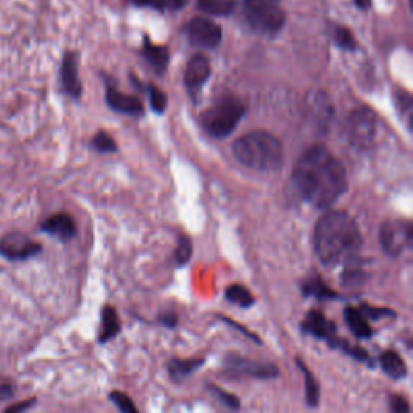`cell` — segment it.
<instances>
[{
  "instance_id": "cell-27",
  "label": "cell",
  "mask_w": 413,
  "mask_h": 413,
  "mask_svg": "<svg viewBox=\"0 0 413 413\" xmlns=\"http://www.w3.org/2000/svg\"><path fill=\"white\" fill-rule=\"evenodd\" d=\"M91 146L94 147V151L102 152V153H112V152L118 151L117 142L113 141V137L110 134L103 133V131H100V133H97L93 137V142H91Z\"/></svg>"
},
{
  "instance_id": "cell-36",
  "label": "cell",
  "mask_w": 413,
  "mask_h": 413,
  "mask_svg": "<svg viewBox=\"0 0 413 413\" xmlns=\"http://www.w3.org/2000/svg\"><path fill=\"white\" fill-rule=\"evenodd\" d=\"M15 392V388L13 384L10 381H0V404L5 402V400H8L11 395Z\"/></svg>"
},
{
  "instance_id": "cell-16",
  "label": "cell",
  "mask_w": 413,
  "mask_h": 413,
  "mask_svg": "<svg viewBox=\"0 0 413 413\" xmlns=\"http://www.w3.org/2000/svg\"><path fill=\"white\" fill-rule=\"evenodd\" d=\"M41 229L44 233L50 234V236L59 238L60 240H70L76 236V225H74V220L68 214H57L49 216L41 225Z\"/></svg>"
},
{
  "instance_id": "cell-29",
  "label": "cell",
  "mask_w": 413,
  "mask_h": 413,
  "mask_svg": "<svg viewBox=\"0 0 413 413\" xmlns=\"http://www.w3.org/2000/svg\"><path fill=\"white\" fill-rule=\"evenodd\" d=\"M192 255V244L189 238L186 236H180L178 239V248L175 250V258L178 265H185V263L189 262V258Z\"/></svg>"
},
{
  "instance_id": "cell-7",
  "label": "cell",
  "mask_w": 413,
  "mask_h": 413,
  "mask_svg": "<svg viewBox=\"0 0 413 413\" xmlns=\"http://www.w3.org/2000/svg\"><path fill=\"white\" fill-rule=\"evenodd\" d=\"M380 243L388 255L397 257L412 244V225L405 220L384 221L380 229Z\"/></svg>"
},
{
  "instance_id": "cell-20",
  "label": "cell",
  "mask_w": 413,
  "mask_h": 413,
  "mask_svg": "<svg viewBox=\"0 0 413 413\" xmlns=\"http://www.w3.org/2000/svg\"><path fill=\"white\" fill-rule=\"evenodd\" d=\"M302 292L308 297H315L318 301H335L337 299V294L320 277H308L302 283Z\"/></svg>"
},
{
  "instance_id": "cell-33",
  "label": "cell",
  "mask_w": 413,
  "mask_h": 413,
  "mask_svg": "<svg viewBox=\"0 0 413 413\" xmlns=\"http://www.w3.org/2000/svg\"><path fill=\"white\" fill-rule=\"evenodd\" d=\"M391 410L392 413H412L409 400L402 395H392L391 397Z\"/></svg>"
},
{
  "instance_id": "cell-37",
  "label": "cell",
  "mask_w": 413,
  "mask_h": 413,
  "mask_svg": "<svg viewBox=\"0 0 413 413\" xmlns=\"http://www.w3.org/2000/svg\"><path fill=\"white\" fill-rule=\"evenodd\" d=\"M221 320L223 321H226V323L231 326V328H234V330H238V331H240L243 332V335H245L249 337V339H252V341H255V342H260V339H258V337L254 335V332H250L248 328H244V326H240V325H238V321H233V320H229V318H226V317H221Z\"/></svg>"
},
{
  "instance_id": "cell-35",
  "label": "cell",
  "mask_w": 413,
  "mask_h": 413,
  "mask_svg": "<svg viewBox=\"0 0 413 413\" xmlns=\"http://www.w3.org/2000/svg\"><path fill=\"white\" fill-rule=\"evenodd\" d=\"M128 2L137 5V7H149V8H153L157 11L166 10L165 0H128Z\"/></svg>"
},
{
  "instance_id": "cell-21",
  "label": "cell",
  "mask_w": 413,
  "mask_h": 413,
  "mask_svg": "<svg viewBox=\"0 0 413 413\" xmlns=\"http://www.w3.org/2000/svg\"><path fill=\"white\" fill-rule=\"evenodd\" d=\"M380 365L383 371L386 373L388 376L394 378V380H400V378L407 376V365L397 352L394 351L383 352L380 357Z\"/></svg>"
},
{
  "instance_id": "cell-5",
  "label": "cell",
  "mask_w": 413,
  "mask_h": 413,
  "mask_svg": "<svg viewBox=\"0 0 413 413\" xmlns=\"http://www.w3.org/2000/svg\"><path fill=\"white\" fill-rule=\"evenodd\" d=\"M243 13L252 30L265 36L278 34L286 23L277 0H243Z\"/></svg>"
},
{
  "instance_id": "cell-17",
  "label": "cell",
  "mask_w": 413,
  "mask_h": 413,
  "mask_svg": "<svg viewBox=\"0 0 413 413\" xmlns=\"http://www.w3.org/2000/svg\"><path fill=\"white\" fill-rule=\"evenodd\" d=\"M142 55H144L146 62L151 65L158 74H163L170 62V50L166 45L153 44L151 39H144V49H142Z\"/></svg>"
},
{
  "instance_id": "cell-11",
  "label": "cell",
  "mask_w": 413,
  "mask_h": 413,
  "mask_svg": "<svg viewBox=\"0 0 413 413\" xmlns=\"http://www.w3.org/2000/svg\"><path fill=\"white\" fill-rule=\"evenodd\" d=\"M211 74V63L206 59L205 55L199 54L194 55L191 60H189L186 71H185V84L187 93L191 94L192 99H197V95L202 91L204 84L209 81Z\"/></svg>"
},
{
  "instance_id": "cell-3",
  "label": "cell",
  "mask_w": 413,
  "mask_h": 413,
  "mask_svg": "<svg viewBox=\"0 0 413 413\" xmlns=\"http://www.w3.org/2000/svg\"><path fill=\"white\" fill-rule=\"evenodd\" d=\"M233 153L240 165L257 171H277L283 165L284 151L277 136L268 131H250L234 141Z\"/></svg>"
},
{
  "instance_id": "cell-34",
  "label": "cell",
  "mask_w": 413,
  "mask_h": 413,
  "mask_svg": "<svg viewBox=\"0 0 413 413\" xmlns=\"http://www.w3.org/2000/svg\"><path fill=\"white\" fill-rule=\"evenodd\" d=\"M34 405H36V399H26V400H23V402L11 404L4 410V413H26Z\"/></svg>"
},
{
  "instance_id": "cell-10",
  "label": "cell",
  "mask_w": 413,
  "mask_h": 413,
  "mask_svg": "<svg viewBox=\"0 0 413 413\" xmlns=\"http://www.w3.org/2000/svg\"><path fill=\"white\" fill-rule=\"evenodd\" d=\"M225 368L229 375H243L258 378V380H272L278 376V368L272 363H257L238 355H228L225 359Z\"/></svg>"
},
{
  "instance_id": "cell-28",
  "label": "cell",
  "mask_w": 413,
  "mask_h": 413,
  "mask_svg": "<svg viewBox=\"0 0 413 413\" xmlns=\"http://www.w3.org/2000/svg\"><path fill=\"white\" fill-rule=\"evenodd\" d=\"M110 400L122 413H139V410H137V407L133 402V399H131L129 395H126L124 392L113 391L110 394Z\"/></svg>"
},
{
  "instance_id": "cell-9",
  "label": "cell",
  "mask_w": 413,
  "mask_h": 413,
  "mask_svg": "<svg viewBox=\"0 0 413 413\" xmlns=\"http://www.w3.org/2000/svg\"><path fill=\"white\" fill-rule=\"evenodd\" d=\"M186 36L194 47L215 49L221 42L223 33L215 21L205 18V16H197L187 23Z\"/></svg>"
},
{
  "instance_id": "cell-22",
  "label": "cell",
  "mask_w": 413,
  "mask_h": 413,
  "mask_svg": "<svg viewBox=\"0 0 413 413\" xmlns=\"http://www.w3.org/2000/svg\"><path fill=\"white\" fill-rule=\"evenodd\" d=\"M204 359H189V360H180L175 359L170 361L168 371L170 376L173 378L175 381H182L186 380L187 376H191L194 371L199 370L200 366L204 365Z\"/></svg>"
},
{
  "instance_id": "cell-31",
  "label": "cell",
  "mask_w": 413,
  "mask_h": 413,
  "mask_svg": "<svg viewBox=\"0 0 413 413\" xmlns=\"http://www.w3.org/2000/svg\"><path fill=\"white\" fill-rule=\"evenodd\" d=\"M149 99H151V105H152L153 112H157V113L165 112L166 95L158 88H155L153 84L149 86Z\"/></svg>"
},
{
  "instance_id": "cell-6",
  "label": "cell",
  "mask_w": 413,
  "mask_h": 413,
  "mask_svg": "<svg viewBox=\"0 0 413 413\" xmlns=\"http://www.w3.org/2000/svg\"><path fill=\"white\" fill-rule=\"evenodd\" d=\"M346 139L357 151H368L373 147L378 134V122L375 113L368 107H360L349 115L346 122Z\"/></svg>"
},
{
  "instance_id": "cell-13",
  "label": "cell",
  "mask_w": 413,
  "mask_h": 413,
  "mask_svg": "<svg viewBox=\"0 0 413 413\" xmlns=\"http://www.w3.org/2000/svg\"><path fill=\"white\" fill-rule=\"evenodd\" d=\"M60 81L63 91L68 95L73 97V99L81 97L83 86L78 71V55L74 52H66L65 57H63L60 66Z\"/></svg>"
},
{
  "instance_id": "cell-38",
  "label": "cell",
  "mask_w": 413,
  "mask_h": 413,
  "mask_svg": "<svg viewBox=\"0 0 413 413\" xmlns=\"http://www.w3.org/2000/svg\"><path fill=\"white\" fill-rule=\"evenodd\" d=\"M160 321L165 326H170V328H175L176 323H178V315L173 313V312H168L166 315H163V317H160Z\"/></svg>"
},
{
  "instance_id": "cell-4",
  "label": "cell",
  "mask_w": 413,
  "mask_h": 413,
  "mask_svg": "<svg viewBox=\"0 0 413 413\" xmlns=\"http://www.w3.org/2000/svg\"><path fill=\"white\" fill-rule=\"evenodd\" d=\"M245 113L244 103L238 97L228 95L216 100L202 117L200 124L202 128L214 137H226L236 129L240 120Z\"/></svg>"
},
{
  "instance_id": "cell-2",
  "label": "cell",
  "mask_w": 413,
  "mask_h": 413,
  "mask_svg": "<svg viewBox=\"0 0 413 413\" xmlns=\"http://www.w3.org/2000/svg\"><path fill=\"white\" fill-rule=\"evenodd\" d=\"M313 245L321 263L336 265L361 245L357 223L346 211H328L315 226Z\"/></svg>"
},
{
  "instance_id": "cell-18",
  "label": "cell",
  "mask_w": 413,
  "mask_h": 413,
  "mask_svg": "<svg viewBox=\"0 0 413 413\" xmlns=\"http://www.w3.org/2000/svg\"><path fill=\"white\" fill-rule=\"evenodd\" d=\"M344 318H346V323L355 336L360 337V339H370L373 336V330L368 325V320H366V315L361 313L360 308L355 307H347L346 312H344Z\"/></svg>"
},
{
  "instance_id": "cell-1",
  "label": "cell",
  "mask_w": 413,
  "mask_h": 413,
  "mask_svg": "<svg viewBox=\"0 0 413 413\" xmlns=\"http://www.w3.org/2000/svg\"><path fill=\"white\" fill-rule=\"evenodd\" d=\"M292 182L301 197L317 209H330L347 191L346 168L325 146H312L302 153Z\"/></svg>"
},
{
  "instance_id": "cell-30",
  "label": "cell",
  "mask_w": 413,
  "mask_h": 413,
  "mask_svg": "<svg viewBox=\"0 0 413 413\" xmlns=\"http://www.w3.org/2000/svg\"><path fill=\"white\" fill-rule=\"evenodd\" d=\"M209 388H210V391L214 392L215 397L220 400L221 404H225L228 409H231V410H239L240 409V400H239L238 395L223 391V389L216 388V386H209Z\"/></svg>"
},
{
  "instance_id": "cell-8",
  "label": "cell",
  "mask_w": 413,
  "mask_h": 413,
  "mask_svg": "<svg viewBox=\"0 0 413 413\" xmlns=\"http://www.w3.org/2000/svg\"><path fill=\"white\" fill-rule=\"evenodd\" d=\"M41 244L21 231H10L0 239V255L11 262L28 260V258L41 254Z\"/></svg>"
},
{
  "instance_id": "cell-41",
  "label": "cell",
  "mask_w": 413,
  "mask_h": 413,
  "mask_svg": "<svg viewBox=\"0 0 413 413\" xmlns=\"http://www.w3.org/2000/svg\"><path fill=\"white\" fill-rule=\"evenodd\" d=\"M277 2H278V0H277Z\"/></svg>"
},
{
  "instance_id": "cell-15",
  "label": "cell",
  "mask_w": 413,
  "mask_h": 413,
  "mask_svg": "<svg viewBox=\"0 0 413 413\" xmlns=\"http://www.w3.org/2000/svg\"><path fill=\"white\" fill-rule=\"evenodd\" d=\"M105 99L108 107L118 113L129 115V117H139V115L144 113V105H142V102L137 97L123 94L122 91H118L110 84H107Z\"/></svg>"
},
{
  "instance_id": "cell-19",
  "label": "cell",
  "mask_w": 413,
  "mask_h": 413,
  "mask_svg": "<svg viewBox=\"0 0 413 413\" xmlns=\"http://www.w3.org/2000/svg\"><path fill=\"white\" fill-rule=\"evenodd\" d=\"M120 330H122V323H120V317L112 306H105L102 308V326H100V342H108L113 337L118 336Z\"/></svg>"
},
{
  "instance_id": "cell-39",
  "label": "cell",
  "mask_w": 413,
  "mask_h": 413,
  "mask_svg": "<svg viewBox=\"0 0 413 413\" xmlns=\"http://www.w3.org/2000/svg\"><path fill=\"white\" fill-rule=\"evenodd\" d=\"M187 0H165V5L168 10H180L185 7Z\"/></svg>"
},
{
  "instance_id": "cell-24",
  "label": "cell",
  "mask_w": 413,
  "mask_h": 413,
  "mask_svg": "<svg viewBox=\"0 0 413 413\" xmlns=\"http://www.w3.org/2000/svg\"><path fill=\"white\" fill-rule=\"evenodd\" d=\"M296 365L299 366V370L303 373V378H306V399L307 404L310 407H317L320 402V386L318 381L315 380L313 373L310 371L306 363L301 359H296Z\"/></svg>"
},
{
  "instance_id": "cell-12",
  "label": "cell",
  "mask_w": 413,
  "mask_h": 413,
  "mask_svg": "<svg viewBox=\"0 0 413 413\" xmlns=\"http://www.w3.org/2000/svg\"><path fill=\"white\" fill-rule=\"evenodd\" d=\"M307 115L318 129H325L332 118V105L328 95L321 91H312L307 95Z\"/></svg>"
},
{
  "instance_id": "cell-32",
  "label": "cell",
  "mask_w": 413,
  "mask_h": 413,
  "mask_svg": "<svg viewBox=\"0 0 413 413\" xmlns=\"http://www.w3.org/2000/svg\"><path fill=\"white\" fill-rule=\"evenodd\" d=\"M360 310H361V313L368 315L370 318H375V320L381 318V317H389V315H391V317H395V313L389 308H375V307H370V306H361Z\"/></svg>"
},
{
  "instance_id": "cell-14",
  "label": "cell",
  "mask_w": 413,
  "mask_h": 413,
  "mask_svg": "<svg viewBox=\"0 0 413 413\" xmlns=\"http://www.w3.org/2000/svg\"><path fill=\"white\" fill-rule=\"evenodd\" d=\"M302 331L307 335L317 337V339H323L331 346V342L336 339V326L325 317L321 312L312 310L307 313V317L302 321Z\"/></svg>"
},
{
  "instance_id": "cell-23",
  "label": "cell",
  "mask_w": 413,
  "mask_h": 413,
  "mask_svg": "<svg viewBox=\"0 0 413 413\" xmlns=\"http://www.w3.org/2000/svg\"><path fill=\"white\" fill-rule=\"evenodd\" d=\"M197 7L206 15L228 16L236 8V2L234 0H197Z\"/></svg>"
},
{
  "instance_id": "cell-40",
  "label": "cell",
  "mask_w": 413,
  "mask_h": 413,
  "mask_svg": "<svg viewBox=\"0 0 413 413\" xmlns=\"http://www.w3.org/2000/svg\"><path fill=\"white\" fill-rule=\"evenodd\" d=\"M354 2L357 4L359 8H363V10L370 8V5H371V0H354Z\"/></svg>"
},
{
  "instance_id": "cell-25",
  "label": "cell",
  "mask_w": 413,
  "mask_h": 413,
  "mask_svg": "<svg viewBox=\"0 0 413 413\" xmlns=\"http://www.w3.org/2000/svg\"><path fill=\"white\" fill-rule=\"evenodd\" d=\"M225 297L228 302L236 303V306L243 307V308H249L255 303L254 296L250 294V291L248 288L240 284H231L225 292Z\"/></svg>"
},
{
  "instance_id": "cell-26",
  "label": "cell",
  "mask_w": 413,
  "mask_h": 413,
  "mask_svg": "<svg viewBox=\"0 0 413 413\" xmlns=\"http://www.w3.org/2000/svg\"><path fill=\"white\" fill-rule=\"evenodd\" d=\"M332 39H335L336 45L342 50H355L357 49V41H355L354 34L351 30L344 26H336L332 31Z\"/></svg>"
}]
</instances>
